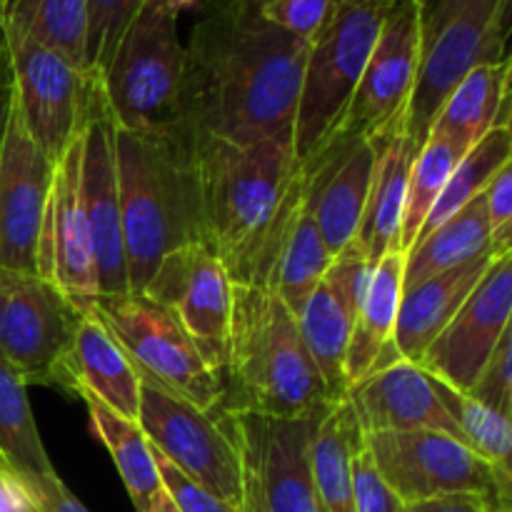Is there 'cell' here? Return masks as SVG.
<instances>
[{"label":"cell","instance_id":"6da1fadb","mask_svg":"<svg viewBox=\"0 0 512 512\" xmlns=\"http://www.w3.org/2000/svg\"><path fill=\"white\" fill-rule=\"evenodd\" d=\"M308 45L250 0H203L185 45L180 125L228 143L293 133Z\"/></svg>","mask_w":512,"mask_h":512},{"label":"cell","instance_id":"7a4b0ae2","mask_svg":"<svg viewBox=\"0 0 512 512\" xmlns=\"http://www.w3.org/2000/svg\"><path fill=\"white\" fill-rule=\"evenodd\" d=\"M193 148L203 243L230 283L268 288L303 198L293 133L258 143L193 138Z\"/></svg>","mask_w":512,"mask_h":512},{"label":"cell","instance_id":"3957f363","mask_svg":"<svg viewBox=\"0 0 512 512\" xmlns=\"http://www.w3.org/2000/svg\"><path fill=\"white\" fill-rule=\"evenodd\" d=\"M120 218L128 283L140 293L175 248L203 243L193 138L183 125L125 130L115 125Z\"/></svg>","mask_w":512,"mask_h":512},{"label":"cell","instance_id":"277c9868","mask_svg":"<svg viewBox=\"0 0 512 512\" xmlns=\"http://www.w3.org/2000/svg\"><path fill=\"white\" fill-rule=\"evenodd\" d=\"M338 403L300 335L298 315L265 285L233 283L223 400L228 413L305 418Z\"/></svg>","mask_w":512,"mask_h":512},{"label":"cell","instance_id":"5b68a950","mask_svg":"<svg viewBox=\"0 0 512 512\" xmlns=\"http://www.w3.org/2000/svg\"><path fill=\"white\" fill-rule=\"evenodd\" d=\"M420 65L405 108V133L418 150L455 85L488 63L508 60L512 0H420Z\"/></svg>","mask_w":512,"mask_h":512},{"label":"cell","instance_id":"8992f818","mask_svg":"<svg viewBox=\"0 0 512 512\" xmlns=\"http://www.w3.org/2000/svg\"><path fill=\"white\" fill-rule=\"evenodd\" d=\"M390 0H335L308 45L293 118V153L305 163L338 128L378 40Z\"/></svg>","mask_w":512,"mask_h":512},{"label":"cell","instance_id":"52a82bcc","mask_svg":"<svg viewBox=\"0 0 512 512\" xmlns=\"http://www.w3.org/2000/svg\"><path fill=\"white\" fill-rule=\"evenodd\" d=\"M185 45L178 13L165 0H145L125 28L108 68L100 73L115 125L168 130L180 125Z\"/></svg>","mask_w":512,"mask_h":512},{"label":"cell","instance_id":"ba28073f","mask_svg":"<svg viewBox=\"0 0 512 512\" xmlns=\"http://www.w3.org/2000/svg\"><path fill=\"white\" fill-rule=\"evenodd\" d=\"M93 313L123 348L140 378L213 413L223 400V373L173 313L145 293L100 295Z\"/></svg>","mask_w":512,"mask_h":512},{"label":"cell","instance_id":"9c48e42d","mask_svg":"<svg viewBox=\"0 0 512 512\" xmlns=\"http://www.w3.org/2000/svg\"><path fill=\"white\" fill-rule=\"evenodd\" d=\"M365 450L383 483L403 505L443 495H480L488 505H512V475L495 470L448 433H365Z\"/></svg>","mask_w":512,"mask_h":512},{"label":"cell","instance_id":"30bf717a","mask_svg":"<svg viewBox=\"0 0 512 512\" xmlns=\"http://www.w3.org/2000/svg\"><path fill=\"white\" fill-rule=\"evenodd\" d=\"M138 425L155 453L215 498L243 505V458L233 433L218 413L140 378Z\"/></svg>","mask_w":512,"mask_h":512},{"label":"cell","instance_id":"8fae6325","mask_svg":"<svg viewBox=\"0 0 512 512\" xmlns=\"http://www.w3.org/2000/svg\"><path fill=\"white\" fill-rule=\"evenodd\" d=\"M80 315L40 275L0 270V358L25 385L70 393L68 360Z\"/></svg>","mask_w":512,"mask_h":512},{"label":"cell","instance_id":"7c38bea8","mask_svg":"<svg viewBox=\"0 0 512 512\" xmlns=\"http://www.w3.org/2000/svg\"><path fill=\"white\" fill-rule=\"evenodd\" d=\"M3 28L13 73V98L25 128L53 163L80 133L98 75L20 30Z\"/></svg>","mask_w":512,"mask_h":512},{"label":"cell","instance_id":"4fadbf2b","mask_svg":"<svg viewBox=\"0 0 512 512\" xmlns=\"http://www.w3.org/2000/svg\"><path fill=\"white\" fill-rule=\"evenodd\" d=\"M420 18V0H390L358 88L330 135L348 140L368 138L385 133L403 118L418 78Z\"/></svg>","mask_w":512,"mask_h":512},{"label":"cell","instance_id":"5bb4252c","mask_svg":"<svg viewBox=\"0 0 512 512\" xmlns=\"http://www.w3.org/2000/svg\"><path fill=\"white\" fill-rule=\"evenodd\" d=\"M218 415L233 433L243 465L258 483L265 510L323 512L310 465V440L323 413L305 418H270L220 410Z\"/></svg>","mask_w":512,"mask_h":512},{"label":"cell","instance_id":"9a60e30c","mask_svg":"<svg viewBox=\"0 0 512 512\" xmlns=\"http://www.w3.org/2000/svg\"><path fill=\"white\" fill-rule=\"evenodd\" d=\"M140 293L173 313L205 358L223 373L228 360L233 283L208 245L188 243L165 255Z\"/></svg>","mask_w":512,"mask_h":512},{"label":"cell","instance_id":"2e32d148","mask_svg":"<svg viewBox=\"0 0 512 512\" xmlns=\"http://www.w3.org/2000/svg\"><path fill=\"white\" fill-rule=\"evenodd\" d=\"M55 165L25 128L15 98L0 143V270L38 275V245Z\"/></svg>","mask_w":512,"mask_h":512},{"label":"cell","instance_id":"e0dca14e","mask_svg":"<svg viewBox=\"0 0 512 512\" xmlns=\"http://www.w3.org/2000/svg\"><path fill=\"white\" fill-rule=\"evenodd\" d=\"M80 193L93 240L100 295L130 293L115 163V120L110 115L100 75L93 85L83 120Z\"/></svg>","mask_w":512,"mask_h":512},{"label":"cell","instance_id":"ac0fdd59","mask_svg":"<svg viewBox=\"0 0 512 512\" xmlns=\"http://www.w3.org/2000/svg\"><path fill=\"white\" fill-rule=\"evenodd\" d=\"M80 158H83V128L55 165L53 188L45 208L38 245V275L53 283L73 308L90 313L98 290L93 240L80 193Z\"/></svg>","mask_w":512,"mask_h":512},{"label":"cell","instance_id":"d6986e66","mask_svg":"<svg viewBox=\"0 0 512 512\" xmlns=\"http://www.w3.org/2000/svg\"><path fill=\"white\" fill-rule=\"evenodd\" d=\"M390 130L353 140L330 135L305 163L298 165L303 200L333 258L348 248L358 233L378 155Z\"/></svg>","mask_w":512,"mask_h":512},{"label":"cell","instance_id":"ffe728a7","mask_svg":"<svg viewBox=\"0 0 512 512\" xmlns=\"http://www.w3.org/2000/svg\"><path fill=\"white\" fill-rule=\"evenodd\" d=\"M512 318V253L498 255L458 313L420 358L440 383L470 393Z\"/></svg>","mask_w":512,"mask_h":512},{"label":"cell","instance_id":"44dd1931","mask_svg":"<svg viewBox=\"0 0 512 512\" xmlns=\"http://www.w3.org/2000/svg\"><path fill=\"white\" fill-rule=\"evenodd\" d=\"M375 263H370L353 243L340 250L330 268L315 285L310 298L298 313L300 335L305 340L310 358L318 365L333 400H345V353L353 335L358 310L363 305L370 275Z\"/></svg>","mask_w":512,"mask_h":512},{"label":"cell","instance_id":"7402d4cb","mask_svg":"<svg viewBox=\"0 0 512 512\" xmlns=\"http://www.w3.org/2000/svg\"><path fill=\"white\" fill-rule=\"evenodd\" d=\"M363 433H405V430H438L460 438L453 418L440 400L435 378L418 363H400L368 375L348 390Z\"/></svg>","mask_w":512,"mask_h":512},{"label":"cell","instance_id":"603a6c76","mask_svg":"<svg viewBox=\"0 0 512 512\" xmlns=\"http://www.w3.org/2000/svg\"><path fill=\"white\" fill-rule=\"evenodd\" d=\"M493 260L495 255H480L458 268H450L445 273L403 288L393 330L395 348L403 355V360L420 363L425 350L438 338L440 330L453 320V315L473 293Z\"/></svg>","mask_w":512,"mask_h":512},{"label":"cell","instance_id":"cb8c5ba5","mask_svg":"<svg viewBox=\"0 0 512 512\" xmlns=\"http://www.w3.org/2000/svg\"><path fill=\"white\" fill-rule=\"evenodd\" d=\"M70 395L80 390L130 420H138L140 375L113 335L90 310L78 320L68 360Z\"/></svg>","mask_w":512,"mask_h":512},{"label":"cell","instance_id":"d4e9b609","mask_svg":"<svg viewBox=\"0 0 512 512\" xmlns=\"http://www.w3.org/2000/svg\"><path fill=\"white\" fill-rule=\"evenodd\" d=\"M418 158V145L405 133V115L385 138L378 155L373 183L365 200L363 218L353 245L370 260L378 263L390 250H400V228H403L405 195H408L410 170Z\"/></svg>","mask_w":512,"mask_h":512},{"label":"cell","instance_id":"484cf974","mask_svg":"<svg viewBox=\"0 0 512 512\" xmlns=\"http://www.w3.org/2000/svg\"><path fill=\"white\" fill-rule=\"evenodd\" d=\"M495 125H510V58L470 70L440 105L428 138L470 150Z\"/></svg>","mask_w":512,"mask_h":512},{"label":"cell","instance_id":"4316f807","mask_svg":"<svg viewBox=\"0 0 512 512\" xmlns=\"http://www.w3.org/2000/svg\"><path fill=\"white\" fill-rule=\"evenodd\" d=\"M365 433L348 398L323 410L310 440L315 490L323 512H355L353 468Z\"/></svg>","mask_w":512,"mask_h":512},{"label":"cell","instance_id":"83f0119b","mask_svg":"<svg viewBox=\"0 0 512 512\" xmlns=\"http://www.w3.org/2000/svg\"><path fill=\"white\" fill-rule=\"evenodd\" d=\"M403 278L405 250H390L375 263L353 335H350L348 353H345L343 375L348 390L368 378L383 345L393 340L400 295H403Z\"/></svg>","mask_w":512,"mask_h":512},{"label":"cell","instance_id":"f1b7e54d","mask_svg":"<svg viewBox=\"0 0 512 512\" xmlns=\"http://www.w3.org/2000/svg\"><path fill=\"white\" fill-rule=\"evenodd\" d=\"M493 253V228L483 195L405 250L403 288ZM498 258V255H495Z\"/></svg>","mask_w":512,"mask_h":512},{"label":"cell","instance_id":"f546056e","mask_svg":"<svg viewBox=\"0 0 512 512\" xmlns=\"http://www.w3.org/2000/svg\"><path fill=\"white\" fill-rule=\"evenodd\" d=\"M78 398L88 408L90 425L113 458L120 480L133 500L135 512H148L150 500L163 488V483H160L158 465H155V453L140 430L138 420L115 413L113 408L100 403L95 395L85 393V390H80Z\"/></svg>","mask_w":512,"mask_h":512},{"label":"cell","instance_id":"4dcf8cb0","mask_svg":"<svg viewBox=\"0 0 512 512\" xmlns=\"http://www.w3.org/2000/svg\"><path fill=\"white\" fill-rule=\"evenodd\" d=\"M0 470L15 485L55 473L35 425L25 380L0 358Z\"/></svg>","mask_w":512,"mask_h":512},{"label":"cell","instance_id":"1f68e13d","mask_svg":"<svg viewBox=\"0 0 512 512\" xmlns=\"http://www.w3.org/2000/svg\"><path fill=\"white\" fill-rule=\"evenodd\" d=\"M0 25L30 35L88 70V0H0Z\"/></svg>","mask_w":512,"mask_h":512},{"label":"cell","instance_id":"d6a6232c","mask_svg":"<svg viewBox=\"0 0 512 512\" xmlns=\"http://www.w3.org/2000/svg\"><path fill=\"white\" fill-rule=\"evenodd\" d=\"M330 263H333V255L325 248L323 235H320L305 200L300 198L268 288H273L275 295L298 315Z\"/></svg>","mask_w":512,"mask_h":512},{"label":"cell","instance_id":"836d02e7","mask_svg":"<svg viewBox=\"0 0 512 512\" xmlns=\"http://www.w3.org/2000/svg\"><path fill=\"white\" fill-rule=\"evenodd\" d=\"M512 163V133L510 125H495L493 130L483 135L468 153L460 158L455 170L450 173L448 183H445L443 193L435 200L430 208L428 218H425L423 228H420L418 238L428 235L430 230L438 228L448 218H453L460 208L470 203V200L480 198L495 175ZM415 238V240H418Z\"/></svg>","mask_w":512,"mask_h":512},{"label":"cell","instance_id":"e575fe53","mask_svg":"<svg viewBox=\"0 0 512 512\" xmlns=\"http://www.w3.org/2000/svg\"><path fill=\"white\" fill-rule=\"evenodd\" d=\"M435 388H438L440 400H443L445 410H448L450 418H453L463 443L468 445L470 450H475L480 458L488 460L495 470L512 475L510 415H503L498 413V410L485 408L483 403L473 400L470 395L458 393V390H453L450 385L440 383L438 378H435Z\"/></svg>","mask_w":512,"mask_h":512},{"label":"cell","instance_id":"d590c367","mask_svg":"<svg viewBox=\"0 0 512 512\" xmlns=\"http://www.w3.org/2000/svg\"><path fill=\"white\" fill-rule=\"evenodd\" d=\"M465 153L468 150L443 138H428L423 148L418 150V158H415L413 170H410L408 195H405L400 250H408L415 243L430 208L440 198L450 173H453L455 165L460 163Z\"/></svg>","mask_w":512,"mask_h":512},{"label":"cell","instance_id":"8d00e7d4","mask_svg":"<svg viewBox=\"0 0 512 512\" xmlns=\"http://www.w3.org/2000/svg\"><path fill=\"white\" fill-rule=\"evenodd\" d=\"M145 0H88V73L100 75L108 68L120 38Z\"/></svg>","mask_w":512,"mask_h":512},{"label":"cell","instance_id":"74e56055","mask_svg":"<svg viewBox=\"0 0 512 512\" xmlns=\"http://www.w3.org/2000/svg\"><path fill=\"white\" fill-rule=\"evenodd\" d=\"M250 3L265 20L310 43L323 28L335 0H250Z\"/></svg>","mask_w":512,"mask_h":512},{"label":"cell","instance_id":"f35d334b","mask_svg":"<svg viewBox=\"0 0 512 512\" xmlns=\"http://www.w3.org/2000/svg\"><path fill=\"white\" fill-rule=\"evenodd\" d=\"M512 330H505L500 343L495 345L493 355L485 363V368L480 370L478 380L470 388V395L473 400L483 403L485 408L498 410V413L510 415L512 418Z\"/></svg>","mask_w":512,"mask_h":512},{"label":"cell","instance_id":"ab89813d","mask_svg":"<svg viewBox=\"0 0 512 512\" xmlns=\"http://www.w3.org/2000/svg\"><path fill=\"white\" fill-rule=\"evenodd\" d=\"M150 448H153V445H150ZM155 465H158L160 483L168 490V495L173 498V503L178 505L180 512H243L238 505H230L225 503V500L215 498L213 493H208V490L200 488L198 483L185 478V475L180 473L175 465H170L160 453H155Z\"/></svg>","mask_w":512,"mask_h":512},{"label":"cell","instance_id":"60d3db41","mask_svg":"<svg viewBox=\"0 0 512 512\" xmlns=\"http://www.w3.org/2000/svg\"><path fill=\"white\" fill-rule=\"evenodd\" d=\"M353 503L355 512H400L403 510V503L395 498L393 490L383 483V478L375 470L373 460H370V453L363 450L355 458L353 468Z\"/></svg>","mask_w":512,"mask_h":512},{"label":"cell","instance_id":"b9f144b4","mask_svg":"<svg viewBox=\"0 0 512 512\" xmlns=\"http://www.w3.org/2000/svg\"><path fill=\"white\" fill-rule=\"evenodd\" d=\"M483 200L493 228V253L508 255L512 253V163L495 175Z\"/></svg>","mask_w":512,"mask_h":512},{"label":"cell","instance_id":"7bdbcfd3","mask_svg":"<svg viewBox=\"0 0 512 512\" xmlns=\"http://www.w3.org/2000/svg\"><path fill=\"white\" fill-rule=\"evenodd\" d=\"M18 488L23 490L25 500H28L33 512H90L70 493V488L60 480L58 473L30 480V483L18 485Z\"/></svg>","mask_w":512,"mask_h":512},{"label":"cell","instance_id":"ee69618b","mask_svg":"<svg viewBox=\"0 0 512 512\" xmlns=\"http://www.w3.org/2000/svg\"><path fill=\"white\" fill-rule=\"evenodd\" d=\"M485 508L488 503L480 495H443V498L403 505L400 512H485Z\"/></svg>","mask_w":512,"mask_h":512},{"label":"cell","instance_id":"f6af8a7d","mask_svg":"<svg viewBox=\"0 0 512 512\" xmlns=\"http://www.w3.org/2000/svg\"><path fill=\"white\" fill-rule=\"evenodd\" d=\"M10 103H13V73H10L8 48H5L3 28H0V143H3L5 123H8Z\"/></svg>","mask_w":512,"mask_h":512},{"label":"cell","instance_id":"bcb514c9","mask_svg":"<svg viewBox=\"0 0 512 512\" xmlns=\"http://www.w3.org/2000/svg\"><path fill=\"white\" fill-rule=\"evenodd\" d=\"M0 512H33L23 490L10 480L5 470H0Z\"/></svg>","mask_w":512,"mask_h":512},{"label":"cell","instance_id":"7dc6e473","mask_svg":"<svg viewBox=\"0 0 512 512\" xmlns=\"http://www.w3.org/2000/svg\"><path fill=\"white\" fill-rule=\"evenodd\" d=\"M243 512H268L265 510L263 495H260L258 483H255L253 473L243 465V505H240Z\"/></svg>","mask_w":512,"mask_h":512},{"label":"cell","instance_id":"c3c4849f","mask_svg":"<svg viewBox=\"0 0 512 512\" xmlns=\"http://www.w3.org/2000/svg\"><path fill=\"white\" fill-rule=\"evenodd\" d=\"M148 512H180V510H178V505L173 503V498L168 495V490L160 488L158 493H155V498L150 500Z\"/></svg>","mask_w":512,"mask_h":512},{"label":"cell","instance_id":"681fc988","mask_svg":"<svg viewBox=\"0 0 512 512\" xmlns=\"http://www.w3.org/2000/svg\"><path fill=\"white\" fill-rule=\"evenodd\" d=\"M165 3L170 5V8L175 10V13H183V10H190V8H200L203 5V0H165Z\"/></svg>","mask_w":512,"mask_h":512},{"label":"cell","instance_id":"f907efd6","mask_svg":"<svg viewBox=\"0 0 512 512\" xmlns=\"http://www.w3.org/2000/svg\"><path fill=\"white\" fill-rule=\"evenodd\" d=\"M485 512H512V505H500V503H493L485 508Z\"/></svg>","mask_w":512,"mask_h":512}]
</instances>
